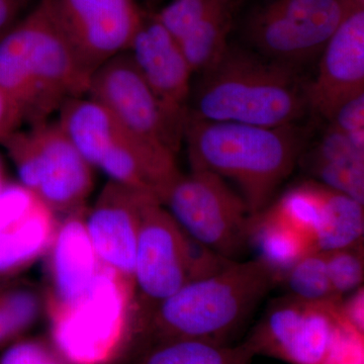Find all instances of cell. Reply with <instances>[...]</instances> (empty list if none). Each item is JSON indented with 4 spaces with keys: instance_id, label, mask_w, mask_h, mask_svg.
I'll list each match as a JSON object with an SVG mask.
<instances>
[{
    "instance_id": "5",
    "label": "cell",
    "mask_w": 364,
    "mask_h": 364,
    "mask_svg": "<svg viewBox=\"0 0 364 364\" xmlns=\"http://www.w3.org/2000/svg\"><path fill=\"white\" fill-rule=\"evenodd\" d=\"M57 114L60 126L95 170L163 205L181 174L176 154L132 133L88 95L71 98Z\"/></svg>"
},
{
    "instance_id": "26",
    "label": "cell",
    "mask_w": 364,
    "mask_h": 364,
    "mask_svg": "<svg viewBox=\"0 0 364 364\" xmlns=\"http://www.w3.org/2000/svg\"><path fill=\"white\" fill-rule=\"evenodd\" d=\"M41 306L39 296L28 287L0 291V348L11 345L32 327Z\"/></svg>"
},
{
    "instance_id": "29",
    "label": "cell",
    "mask_w": 364,
    "mask_h": 364,
    "mask_svg": "<svg viewBox=\"0 0 364 364\" xmlns=\"http://www.w3.org/2000/svg\"><path fill=\"white\" fill-rule=\"evenodd\" d=\"M322 364H364V334L341 318Z\"/></svg>"
},
{
    "instance_id": "2",
    "label": "cell",
    "mask_w": 364,
    "mask_h": 364,
    "mask_svg": "<svg viewBox=\"0 0 364 364\" xmlns=\"http://www.w3.org/2000/svg\"><path fill=\"white\" fill-rule=\"evenodd\" d=\"M90 80L41 0L0 38V87L26 126L51 119Z\"/></svg>"
},
{
    "instance_id": "21",
    "label": "cell",
    "mask_w": 364,
    "mask_h": 364,
    "mask_svg": "<svg viewBox=\"0 0 364 364\" xmlns=\"http://www.w3.org/2000/svg\"><path fill=\"white\" fill-rule=\"evenodd\" d=\"M245 344L236 346L198 339H173L151 343L139 364H252Z\"/></svg>"
},
{
    "instance_id": "25",
    "label": "cell",
    "mask_w": 364,
    "mask_h": 364,
    "mask_svg": "<svg viewBox=\"0 0 364 364\" xmlns=\"http://www.w3.org/2000/svg\"><path fill=\"white\" fill-rule=\"evenodd\" d=\"M280 284L289 296L308 303H339L333 293L325 253L311 251L294 265Z\"/></svg>"
},
{
    "instance_id": "10",
    "label": "cell",
    "mask_w": 364,
    "mask_h": 364,
    "mask_svg": "<svg viewBox=\"0 0 364 364\" xmlns=\"http://www.w3.org/2000/svg\"><path fill=\"white\" fill-rule=\"evenodd\" d=\"M163 205L186 234L222 257L231 260L248 246L247 205L212 172L181 173Z\"/></svg>"
},
{
    "instance_id": "33",
    "label": "cell",
    "mask_w": 364,
    "mask_h": 364,
    "mask_svg": "<svg viewBox=\"0 0 364 364\" xmlns=\"http://www.w3.org/2000/svg\"><path fill=\"white\" fill-rule=\"evenodd\" d=\"M23 126V119L20 111L6 91L0 87V144Z\"/></svg>"
},
{
    "instance_id": "3",
    "label": "cell",
    "mask_w": 364,
    "mask_h": 364,
    "mask_svg": "<svg viewBox=\"0 0 364 364\" xmlns=\"http://www.w3.org/2000/svg\"><path fill=\"white\" fill-rule=\"evenodd\" d=\"M306 87L298 67L228 47L203 72L188 114L205 121L287 126L308 111Z\"/></svg>"
},
{
    "instance_id": "23",
    "label": "cell",
    "mask_w": 364,
    "mask_h": 364,
    "mask_svg": "<svg viewBox=\"0 0 364 364\" xmlns=\"http://www.w3.org/2000/svg\"><path fill=\"white\" fill-rule=\"evenodd\" d=\"M363 205L325 186V215L314 241V251L330 252L363 242Z\"/></svg>"
},
{
    "instance_id": "11",
    "label": "cell",
    "mask_w": 364,
    "mask_h": 364,
    "mask_svg": "<svg viewBox=\"0 0 364 364\" xmlns=\"http://www.w3.org/2000/svg\"><path fill=\"white\" fill-rule=\"evenodd\" d=\"M90 76L128 51L143 21L135 0H41Z\"/></svg>"
},
{
    "instance_id": "12",
    "label": "cell",
    "mask_w": 364,
    "mask_h": 364,
    "mask_svg": "<svg viewBox=\"0 0 364 364\" xmlns=\"http://www.w3.org/2000/svg\"><path fill=\"white\" fill-rule=\"evenodd\" d=\"M339 304L308 303L287 294L273 301L243 343L254 356L322 364L341 321Z\"/></svg>"
},
{
    "instance_id": "20",
    "label": "cell",
    "mask_w": 364,
    "mask_h": 364,
    "mask_svg": "<svg viewBox=\"0 0 364 364\" xmlns=\"http://www.w3.org/2000/svg\"><path fill=\"white\" fill-rule=\"evenodd\" d=\"M248 245L255 251V259L274 274L279 284L303 256L314 251L311 244L269 207L251 215Z\"/></svg>"
},
{
    "instance_id": "9",
    "label": "cell",
    "mask_w": 364,
    "mask_h": 364,
    "mask_svg": "<svg viewBox=\"0 0 364 364\" xmlns=\"http://www.w3.org/2000/svg\"><path fill=\"white\" fill-rule=\"evenodd\" d=\"M359 6L354 0H263L245 32L256 51L298 67L323 51L339 26Z\"/></svg>"
},
{
    "instance_id": "14",
    "label": "cell",
    "mask_w": 364,
    "mask_h": 364,
    "mask_svg": "<svg viewBox=\"0 0 364 364\" xmlns=\"http://www.w3.org/2000/svg\"><path fill=\"white\" fill-rule=\"evenodd\" d=\"M152 196L109 181L85 215V226L102 267L134 284L136 245ZM159 203V202H158Z\"/></svg>"
},
{
    "instance_id": "13",
    "label": "cell",
    "mask_w": 364,
    "mask_h": 364,
    "mask_svg": "<svg viewBox=\"0 0 364 364\" xmlns=\"http://www.w3.org/2000/svg\"><path fill=\"white\" fill-rule=\"evenodd\" d=\"M86 95L97 100L132 133L176 154L184 124L170 116L128 53L95 71Z\"/></svg>"
},
{
    "instance_id": "36",
    "label": "cell",
    "mask_w": 364,
    "mask_h": 364,
    "mask_svg": "<svg viewBox=\"0 0 364 364\" xmlns=\"http://www.w3.org/2000/svg\"><path fill=\"white\" fill-rule=\"evenodd\" d=\"M354 2L359 6H363L364 0H354Z\"/></svg>"
},
{
    "instance_id": "35",
    "label": "cell",
    "mask_w": 364,
    "mask_h": 364,
    "mask_svg": "<svg viewBox=\"0 0 364 364\" xmlns=\"http://www.w3.org/2000/svg\"><path fill=\"white\" fill-rule=\"evenodd\" d=\"M6 176H4V165H2L1 160H0V193L2 189L6 186Z\"/></svg>"
},
{
    "instance_id": "15",
    "label": "cell",
    "mask_w": 364,
    "mask_h": 364,
    "mask_svg": "<svg viewBox=\"0 0 364 364\" xmlns=\"http://www.w3.org/2000/svg\"><path fill=\"white\" fill-rule=\"evenodd\" d=\"M364 92V9L358 7L321 52L315 78L306 82L308 109L328 121L335 109Z\"/></svg>"
},
{
    "instance_id": "31",
    "label": "cell",
    "mask_w": 364,
    "mask_h": 364,
    "mask_svg": "<svg viewBox=\"0 0 364 364\" xmlns=\"http://www.w3.org/2000/svg\"><path fill=\"white\" fill-rule=\"evenodd\" d=\"M327 122L364 149V92L339 105Z\"/></svg>"
},
{
    "instance_id": "16",
    "label": "cell",
    "mask_w": 364,
    "mask_h": 364,
    "mask_svg": "<svg viewBox=\"0 0 364 364\" xmlns=\"http://www.w3.org/2000/svg\"><path fill=\"white\" fill-rule=\"evenodd\" d=\"M127 53L170 116L186 124L193 72L177 41L155 16H143Z\"/></svg>"
},
{
    "instance_id": "22",
    "label": "cell",
    "mask_w": 364,
    "mask_h": 364,
    "mask_svg": "<svg viewBox=\"0 0 364 364\" xmlns=\"http://www.w3.org/2000/svg\"><path fill=\"white\" fill-rule=\"evenodd\" d=\"M239 0H222L179 41L181 51L193 73L205 72L227 51L235 6Z\"/></svg>"
},
{
    "instance_id": "7",
    "label": "cell",
    "mask_w": 364,
    "mask_h": 364,
    "mask_svg": "<svg viewBox=\"0 0 364 364\" xmlns=\"http://www.w3.org/2000/svg\"><path fill=\"white\" fill-rule=\"evenodd\" d=\"M231 261L191 238L161 203H149L139 234L134 272L136 333L162 301Z\"/></svg>"
},
{
    "instance_id": "32",
    "label": "cell",
    "mask_w": 364,
    "mask_h": 364,
    "mask_svg": "<svg viewBox=\"0 0 364 364\" xmlns=\"http://www.w3.org/2000/svg\"><path fill=\"white\" fill-rule=\"evenodd\" d=\"M341 318L349 326L364 334V289L363 287L342 299L339 304Z\"/></svg>"
},
{
    "instance_id": "28",
    "label": "cell",
    "mask_w": 364,
    "mask_h": 364,
    "mask_svg": "<svg viewBox=\"0 0 364 364\" xmlns=\"http://www.w3.org/2000/svg\"><path fill=\"white\" fill-rule=\"evenodd\" d=\"M221 1L171 0L154 16L178 43Z\"/></svg>"
},
{
    "instance_id": "34",
    "label": "cell",
    "mask_w": 364,
    "mask_h": 364,
    "mask_svg": "<svg viewBox=\"0 0 364 364\" xmlns=\"http://www.w3.org/2000/svg\"><path fill=\"white\" fill-rule=\"evenodd\" d=\"M26 0H0V38L20 20Z\"/></svg>"
},
{
    "instance_id": "6",
    "label": "cell",
    "mask_w": 364,
    "mask_h": 364,
    "mask_svg": "<svg viewBox=\"0 0 364 364\" xmlns=\"http://www.w3.org/2000/svg\"><path fill=\"white\" fill-rule=\"evenodd\" d=\"M52 345L68 364H114L135 333V287L105 267L82 296L45 305Z\"/></svg>"
},
{
    "instance_id": "1",
    "label": "cell",
    "mask_w": 364,
    "mask_h": 364,
    "mask_svg": "<svg viewBox=\"0 0 364 364\" xmlns=\"http://www.w3.org/2000/svg\"><path fill=\"white\" fill-rule=\"evenodd\" d=\"M183 139L191 170H205L238 186L251 215L270 205L303 154L296 124L282 127L212 122L188 114Z\"/></svg>"
},
{
    "instance_id": "4",
    "label": "cell",
    "mask_w": 364,
    "mask_h": 364,
    "mask_svg": "<svg viewBox=\"0 0 364 364\" xmlns=\"http://www.w3.org/2000/svg\"><path fill=\"white\" fill-rule=\"evenodd\" d=\"M277 284V277L259 260L231 261L162 301L141 332L151 343L198 339L229 344L228 339Z\"/></svg>"
},
{
    "instance_id": "8",
    "label": "cell",
    "mask_w": 364,
    "mask_h": 364,
    "mask_svg": "<svg viewBox=\"0 0 364 364\" xmlns=\"http://www.w3.org/2000/svg\"><path fill=\"white\" fill-rule=\"evenodd\" d=\"M20 184L55 214L85 210L95 188V168L79 152L57 119L28 124L1 143Z\"/></svg>"
},
{
    "instance_id": "17",
    "label": "cell",
    "mask_w": 364,
    "mask_h": 364,
    "mask_svg": "<svg viewBox=\"0 0 364 364\" xmlns=\"http://www.w3.org/2000/svg\"><path fill=\"white\" fill-rule=\"evenodd\" d=\"M58 221L56 214L21 184L0 193V275L28 267L47 253Z\"/></svg>"
},
{
    "instance_id": "27",
    "label": "cell",
    "mask_w": 364,
    "mask_h": 364,
    "mask_svg": "<svg viewBox=\"0 0 364 364\" xmlns=\"http://www.w3.org/2000/svg\"><path fill=\"white\" fill-rule=\"evenodd\" d=\"M333 293L342 299L363 287L364 277L363 242L325 253Z\"/></svg>"
},
{
    "instance_id": "30",
    "label": "cell",
    "mask_w": 364,
    "mask_h": 364,
    "mask_svg": "<svg viewBox=\"0 0 364 364\" xmlns=\"http://www.w3.org/2000/svg\"><path fill=\"white\" fill-rule=\"evenodd\" d=\"M0 364H68L53 345L36 339L9 345L0 356Z\"/></svg>"
},
{
    "instance_id": "18",
    "label": "cell",
    "mask_w": 364,
    "mask_h": 364,
    "mask_svg": "<svg viewBox=\"0 0 364 364\" xmlns=\"http://www.w3.org/2000/svg\"><path fill=\"white\" fill-rule=\"evenodd\" d=\"M47 254L45 305L73 303L87 291L102 267L86 230L85 210L58 223Z\"/></svg>"
},
{
    "instance_id": "19",
    "label": "cell",
    "mask_w": 364,
    "mask_h": 364,
    "mask_svg": "<svg viewBox=\"0 0 364 364\" xmlns=\"http://www.w3.org/2000/svg\"><path fill=\"white\" fill-rule=\"evenodd\" d=\"M318 182L364 205V149L328 126L309 156Z\"/></svg>"
},
{
    "instance_id": "24",
    "label": "cell",
    "mask_w": 364,
    "mask_h": 364,
    "mask_svg": "<svg viewBox=\"0 0 364 364\" xmlns=\"http://www.w3.org/2000/svg\"><path fill=\"white\" fill-rule=\"evenodd\" d=\"M280 220L304 237L311 246L324 221L325 186L308 181L294 186L268 205ZM314 250V249H313Z\"/></svg>"
}]
</instances>
